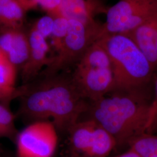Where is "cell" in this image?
<instances>
[{"label":"cell","mask_w":157,"mask_h":157,"mask_svg":"<svg viewBox=\"0 0 157 157\" xmlns=\"http://www.w3.org/2000/svg\"><path fill=\"white\" fill-rule=\"evenodd\" d=\"M20 113L34 121H49L58 132H67L86 114L89 101L80 94L71 75L39 76L20 87Z\"/></svg>","instance_id":"6da1fadb"},{"label":"cell","mask_w":157,"mask_h":157,"mask_svg":"<svg viewBox=\"0 0 157 157\" xmlns=\"http://www.w3.org/2000/svg\"><path fill=\"white\" fill-rule=\"evenodd\" d=\"M150 89L112 91L89 102L87 118L111 135L117 148L129 146L136 138L150 132L157 109Z\"/></svg>","instance_id":"7a4b0ae2"},{"label":"cell","mask_w":157,"mask_h":157,"mask_svg":"<svg viewBox=\"0 0 157 157\" xmlns=\"http://www.w3.org/2000/svg\"><path fill=\"white\" fill-rule=\"evenodd\" d=\"M111 61L113 91H131L150 87L155 71L133 41L125 34L101 38Z\"/></svg>","instance_id":"3957f363"},{"label":"cell","mask_w":157,"mask_h":157,"mask_svg":"<svg viewBox=\"0 0 157 157\" xmlns=\"http://www.w3.org/2000/svg\"><path fill=\"white\" fill-rule=\"evenodd\" d=\"M101 26L102 23L97 21L84 23L69 19L67 33L60 49L54 56H51L48 65L39 76L61 73L75 66L90 46L101 38Z\"/></svg>","instance_id":"277c9868"},{"label":"cell","mask_w":157,"mask_h":157,"mask_svg":"<svg viewBox=\"0 0 157 157\" xmlns=\"http://www.w3.org/2000/svg\"><path fill=\"white\" fill-rule=\"evenodd\" d=\"M106 21L102 23L101 38L128 33L157 15V0H119L107 8Z\"/></svg>","instance_id":"5b68a950"},{"label":"cell","mask_w":157,"mask_h":157,"mask_svg":"<svg viewBox=\"0 0 157 157\" xmlns=\"http://www.w3.org/2000/svg\"><path fill=\"white\" fill-rule=\"evenodd\" d=\"M68 134L71 148L78 157H108L117 148L112 136L91 119L79 121Z\"/></svg>","instance_id":"8992f818"},{"label":"cell","mask_w":157,"mask_h":157,"mask_svg":"<svg viewBox=\"0 0 157 157\" xmlns=\"http://www.w3.org/2000/svg\"><path fill=\"white\" fill-rule=\"evenodd\" d=\"M58 142V130L51 121L33 122L17 136V157H52Z\"/></svg>","instance_id":"52a82bcc"},{"label":"cell","mask_w":157,"mask_h":157,"mask_svg":"<svg viewBox=\"0 0 157 157\" xmlns=\"http://www.w3.org/2000/svg\"><path fill=\"white\" fill-rule=\"evenodd\" d=\"M71 77L80 94L90 102L111 93L114 80L111 67L87 66L77 63Z\"/></svg>","instance_id":"ba28073f"},{"label":"cell","mask_w":157,"mask_h":157,"mask_svg":"<svg viewBox=\"0 0 157 157\" xmlns=\"http://www.w3.org/2000/svg\"><path fill=\"white\" fill-rule=\"evenodd\" d=\"M29 42L28 59L21 71L23 84L33 82L48 64L50 45L47 39L34 28L33 25L28 30Z\"/></svg>","instance_id":"9c48e42d"},{"label":"cell","mask_w":157,"mask_h":157,"mask_svg":"<svg viewBox=\"0 0 157 157\" xmlns=\"http://www.w3.org/2000/svg\"><path fill=\"white\" fill-rule=\"evenodd\" d=\"M0 48L10 61L21 70L28 59V33L24 26H0Z\"/></svg>","instance_id":"30bf717a"},{"label":"cell","mask_w":157,"mask_h":157,"mask_svg":"<svg viewBox=\"0 0 157 157\" xmlns=\"http://www.w3.org/2000/svg\"><path fill=\"white\" fill-rule=\"evenodd\" d=\"M62 13L68 19H75L84 23L96 22L94 16L105 12L107 8L101 0H61Z\"/></svg>","instance_id":"8fae6325"},{"label":"cell","mask_w":157,"mask_h":157,"mask_svg":"<svg viewBox=\"0 0 157 157\" xmlns=\"http://www.w3.org/2000/svg\"><path fill=\"white\" fill-rule=\"evenodd\" d=\"M152 19L153 17L124 34L133 41L155 71L157 69V55L154 40Z\"/></svg>","instance_id":"7c38bea8"},{"label":"cell","mask_w":157,"mask_h":157,"mask_svg":"<svg viewBox=\"0 0 157 157\" xmlns=\"http://www.w3.org/2000/svg\"><path fill=\"white\" fill-rule=\"evenodd\" d=\"M31 9L23 0H0V26H24L26 12Z\"/></svg>","instance_id":"4fadbf2b"},{"label":"cell","mask_w":157,"mask_h":157,"mask_svg":"<svg viewBox=\"0 0 157 157\" xmlns=\"http://www.w3.org/2000/svg\"><path fill=\"white\" fill-rule=\"evenodd\" d=\"M17 67L0 48V88L14 90L17 76Z\"/></svg>","instance_id":"5bb4252c"},{"label":"cell","mask_w":157,"mask_h":157,"mask_svg":"<svg viewBox=\"0 0 157 157\" xmlns=\"http://www.w3.org/2000/svg\"><path fill=\"white\" fill-rule=\"evenodd\" d=\"M128 147L141 157H157V135H142L132 141Z\"/></svg>","instance_id":"9a60e30c"},{"label":"cell","mask_w":157,"mask_h":157,"mask_svg":"<svg viewBox=\"0 0 157 157\" xmlns=\"http://www.w3.org/2000/svg\"><path fill=\"white\" fill-rule=\"evenodd\" d=\"M17 135L13 114L0 103V137L13 139L17 138Z\"/></svg>","instance_id":"2e32d148"},{"label":"cell","mask_w":157,"mask_h":157,"mask_svg":"<svg viewBox=\"0 0 157 157\" xmlns=\"http://www.w3.org/2000/svg\"><path fill=\"white\" fill-rule=\"evenodd\" d=\"M53 17L54 24L50 38L52 45L56 54L60 49L62 41L67 33L69 19L63 16Z\"/></svg>","instance_id":"e0dca14e"},{"label":"cell","mask_w":157,"mask_h":157,"mask_svg":"<svg viewBox=\"0 0 157 157\" xmlns=\"http://www.w3.org/2000/svg\"><path fill=\"white\" fill-rule=\"evenodd\" d=\"M31 1L35 7L40 6L51 17L63 16L61 0H31Z\"/></svg>","instance_id":"ac0fdd59"},{"label":"cell","mask_w":157,"mask_h":157,"mask_svg":"<svg viewBox=\"0 0 157 157\" xmlns=\"http://www.w3.org/2000/svg\"><path fill=\"white\" fill-rule=\"evenodd\" d=\"M54 24V17L48 15L42 17L36 21L32 25L40 33L42 34L46 39L50 37L52 33Z\"/></svg>","instance_id":"d6986e66"},{"label":"cell","mask_w":157,"mask_h":157,"mask_svg":"<svg viewBox=\"0 0 157 157\" xmlns=\"http://www.w3.org/2000/svg\"><path fill=\"white\" fill-rule=\"evenodd\" d=\"M20 93L19 87L14 90H9L0 88V102L11 100L12 98H18Z\"/></svg>","instance_id":"ffe728a7"},{"label":"cell","mask_w":157,"mask_h":157,"mask_svg":"<svg viewBox=\"0 0 157 157\" xmlns=\"http://www.w3.org/2000/svg\"><path fill=\"white\" fill-rule=\"evenodd\" d=\"M108 157H141L135 150L129 148L128 150L121 154H119L116 155H112Z\"/></svg>","instance_id":"44dd1931"},{"label":"cell","mask_w":157,"mask_h":157,"mask_svg":"<svg viewBox=\"0 0 157 157\" xmlns=\"http://www.w3.org/2000/svg\"><path fill=\"white\" fill-rule=\"evenodd\" d=\"M154 25V40L157 55V15L152 19Z\"/></svg>","instance_id":"7402d4cb"},{"label":"cell","mask_w":157,"mask_h":157,"mask_svg":"<svg viewBox=\"0 0 157 157\" xmlns=\"http://www.w3.org/2000/svg\"><path fill=\"white\" fill-rule=\"evenodd\" d=\"M150 134L157 135V112L155 114L154 119V122L152 124Z\"/></svg>","instance_id":"603a6c76"},{"label":"cell","mask_w":157,"mask_h":157,"mask_svg":"<svg viewBox=\"0 0 157 157\" xmlns=\"http://www.w3.org/2000/svg\"><path fill=\"white\" fill-rule=\"evenodd\" d=\"M154 99L157 112V77L154 83Z\"/></svg>","instance_id":"cb8c5ba5"},{"label":"cell","mask_w":157,"mask_h":157,"mask_svg":"<svg viewBox=\"0 0 157 157\" xmlns=\"http://www.w3.org/2000/svg\"><path fill=\"white\" fill-rule=\"evenodd\" d=\"M23 1H24L25 2H26V3H28V4H29L30 6H32V8L33 9L35 8V6L33 5V4L32 2V1H31V0H23Z\"/></svg>","instance_id":"d4e9b609"}]
</instances>
